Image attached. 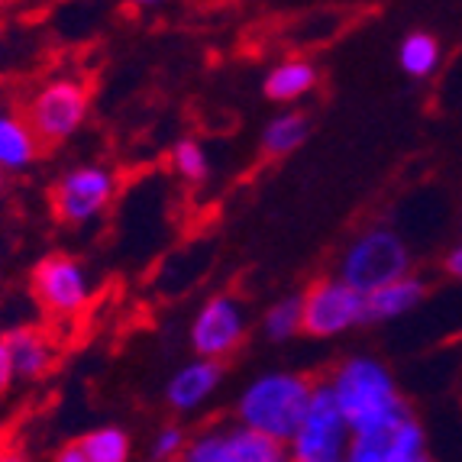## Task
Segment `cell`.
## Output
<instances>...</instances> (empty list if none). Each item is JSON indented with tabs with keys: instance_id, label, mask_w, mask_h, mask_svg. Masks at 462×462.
Masks as SVG:
<instances>
[{
	"instance_id": "6da1fadb",
	"label": "cell",
	"mask_w": 462,
	"mask_h": 462,
	"mask_svg": "<svg viewBox=\"0 0 462 462\" xmlns=\"http://www.w3.org/2000/svg\"><path fill=\"white\" fill-rule=\"evenodd\" d=\"M317 382L308 378L304 372L291 369H269L249 382L236 398V417L239 427L259 433L265 439H275L282 447H288V439L298 433V427L304 424L314 398Z\"/></svg>"
},
{
	"instance_id": "7a4b0ae2",
	"label": "cell",
	"mask_w": 462,
	"mask_h": 462,
	"mask_svg": "<svg viewBox=\"0 0 462 462\" xmlns=\"http://www.w3.org/2000/svg\"><path fill=\"white\" fill-rule=\"evenodd\" d=\"M20 114L26 116L39 146H62L81 133L91 116V85L78 71H52L32 85Z\"/></svg>"
},
{
	"instance_id": "3957f363",
	"label": "cell",
	"mask_w": 462,
	"mask_h": 462,
	"mask_svg": "<svg viewBox=\"0 0 462 462\" xmlns=\"http://www.w3.org/2000/svg\"><path fill=\"white\" fill-rule=\"evenodd\" d=\"M324 385L330 388L339 414L346 417V424L353 430L408 404V398L398 392L394 372L382 359L365 353L346 356L343 363L333 365L330 378H327Z\"/></svg>"
},
{
	"instance_id": "277c9868",
	"label": "cell",
	"mask_w": 462,
	"mask_h": 462,
	"mask_svg": "<svg viewBox=\"0 0 462 462\" xmlns=\"http://www.w3.org/2000/svg\"><path fill=\"white\" fill-rule=\"evenodd\" d=\"M404 275H414V253L392 226H369L356 233L337 263L339 282H346L365 298Z\"/></svg>"
},
{
	"instance_id": "5b68a950",
	"label": "cell",
	"mask_w": 462,
	"mask_h": 462,
	"mask_svg": "<svg viewBox=\"0 0 462 462\" xmlns=\"http://www.w3.org/2000/svg\"><path fill=\"white\" fill-rule=\"evenodd\" d=\"M120 191V175L107 162H78L55 178L49 200L52 214L65 226H88L107 214Z\"/></svg>"
},
{
	"instance_id": "8992f818",
	"label": "cell",
	"mask_w": 462,
	"mask_h": 462,
	"mask_svg": "<svg viewBox=\"0 0 462 462\" xmlns=\"http://www.w3.org/2000/svg\"><path fill=\"white\" fill-rule=\"evenodd\" d=\"M30 291L42 314H49L52 320H75L91 304L94 282L81 259H75L71 253H49L32 269Z\"/></svg>"
},
{
	"instance_id": "52a82bcc",
	"label": "cell",
	"mask_w": 462,
	"mask_h": 462,
	"mask_svg": "<svg viewBox=\"0 0 462 462\" xmlns=\"http://www.w3.org/2000/svg\"><path fill=\"white\" fill-rule=\"evenodd\" d=\"M369 324L365 294L339 282L337 275H324L300 291V333L314 339H337L349 330Z\"/></svg>"
},
{
	"instance_id": "ba28073f",
	"label": "cell",
	"mask_w": 462,
	"mask_h": 462,
	"mask_svg": "<svg viewBox=\"0 0 462 462\" xmlns=\"http://www.w3.org/2000/svg\"><path fill=\"white\" fill-rule=\"evenodd\" d=\"M249 337L246 304L230 291L210 294L188 324V346L198 359L224 365Z\"/></svg>"
},
{
	"instance_id": "9c48e42d",
	"label": "cell",
	"mask_w": 462,
	"mask_h": 462,
	"mask_svg": "<svg viewBox=\"0 0 462 462\" xmlns=\"http://www.w3.org/2000/svg\"><path fill=\"white\" fill-rule=\"evenodd\" d=\"M349 437H353V427L339 414L330 388L317 382L308 417L285 447L288 462H346Z\"/></svg>"
},
{
	"instance_id": "30bf717a",
	"label": "cell",
	"mask_w": 462,
	"mask_h": 462,
	"mask_svg": "<svg viewBox=\"0 0 462 462\" xmlns=\"http://www.w3.org/2000/svg\"><path fill=\"white\" fill-rule=\"evenodd\" d=\"M181 462H288L282 443L233 424H214L191 433Z\"/></svg>"
},
{
	"instance_id": "8fae6325",
	"label": "cell",
	"mask_w": 462,
	"mask_h": 462,
	"mask_svg": "<svg viewBox=\"0 0 462 462\" xmlns=\"http://www.w3.org/2000/svg\"><path fill=\"white\" fill-rule=\"evenodd\" d=\"M220 385H224V365L194 356L169 375L162 398L171 414H198L208 401H214Z\"/></svg>"
},
{
	"instance_id": "7c38bea8",
	"label": "cell",
	"mask_w": 462,
	"mask_h": 462,
	"mask_svg": "<svg viewBox=\"0 0 462 462\" xmlns=\"http://www.w3.org/2000/svg\"><path fill=\"white\" fill-rule=\"evenodd\" d=\"M16 382H42L59 363V349L49 330L36 324H16L4 333Z\"/></svg>"
},
{
	"instance_id": "4fadbf2b",
	"label": "cell",
	"mask_w": 462,
	"mask_h": 462,
	"mask_svg": "<svg viewBox=\"0 0 462 462\" xmlns=\"http://www.w3.org/2000/svg\"><path fill=\"white\" fill-rule=\"evenodd\" d=\"M317 85H320L317 62H310L304 55H288V59H278L275 65H269V71L263 78V94L272 104L291 107V104L304 100L308 94H314Z\"/></svg>"
},
{
	"instance_id": "5bb4252c",
	"label": "cell",
	"mask_w": 462,
	"mask_h": 462,
	"mask_svg": "<svg viewBox=\"0 0 462 462\" xmlns=\"http://www.w3.org/2000/svg\"><path fill=\"white\" fill-rule=\"evenodd\" d=\"M39 155H42V146L32 136L26 116L14 107H0V171L20 175L36 165Z\"/></svg>"
},
{
	"instance_id": "9a60e30c",
	"label": "cell",
	"mask_w": 462,
	"mask_h": 462,
	"mask_svg": "<svg viewBox=\"0 0 462 462\" xmlns=\"http://www.w3.org/2000/svg\"><path fill=\"white\" fill-rule=\"evenodd\" d=\"M427 298L424 278L404 275L392 285L378 288L375 294L365 298V314H369V324H385V320H401V317L414 314Z\"/></svg>"
},
{
	"instance_id": "2e32d148",
	"label": "cell",
	"mask_w": 462,
	"mask_h": 462,
	"mask_svg": "<svg viewBox=\"0 0 462 462\" xmlns=\"http://www.w3.org/2000/svg\"><path fill=\"white\" fill-rule=\"evenodd\" d=\"M310 136V120L300 110H282L263 126L259 136V149L265 159H288L298 152Z\"/></svg>"
},
{
	"instance_id": "e0dca14e",
	"label": "cell",
	"mask_w": 462,
	"mask_h": 462,
	"mask_svg": "<svg viewBox=\"0 0 462 462\" xmlns=\"http://www.w3.org/2000/svg\"><path fill=\"white\" fill-rule=\"evenodd\" d=\"M398 65L401 71L414 81H427L439 71L443 65V46L439 39L427 30H411L408 36L398 42Z\"/></svg>"
},
{
	"instance_id": "ac0fdd59",
	"label": "cell",
	"mask_w": 462,
	"mask_h": 462,
	"mask_svg": "<svg viewBox=\"0 0 462 462\" xmlns=\"http://www.w3.org/2000/svg\"><path fill=\"white\" fill-rule=\"evenodd\" d=\"M78 447L88 456V462H130L133 459L130 430H124V427H116V424L91 427L88 433H81Z\"/></svg>"
},
{
	"instance_id": "d6986e66",
	"label": "cell",
	"mask_w": 462,
	"mask_h": 462,
	"mask_svg": "<svg viewBox=\"0 0 462 462\" xmlns=\"http://www.w3.org/2000/svg\"><path fill=\"white\" fill-rule=\"evenodd\" d=\"M169 165L181 181L188 185H204L210 178V159H208V149L200 146L194 136H181L171 143L169 149Z\"/></svg>"
},
{
	"instance_id": "ffe728a7",
	"label": "cell",
	"mask_w": 462,
	"mask_h": 462,
	"mask_svg": "<svg viewBox=\"0 0 462 462\" xmlns=\"http://www.w3.org/2000/svg\"><path fill=\"white\" fill-rule=\"evenodd\" d=\"M300 333V294H288L269 304L263 314V337L269 343H288Z\"/></svg>"
},
{
	"instance_id": "44dd1931",
	"label": "cell",
	"mask_w": 462,
	"mask_h": 462,
	"mask_svg": "<svg viewBox=\"0 0 462 462\" xmlns=\"http://www.w3.org/2000/svg\"><path fill=\"white\" fill-rule=\"evenodd\" d=\"M191 443V430L181 424H162L155 430L152 443H149V459L152 462H181L185 449Z\"/></svg>"
},
{
	"instance_id": "7402d4cb",
	"label": "cell",
	"mask_w": 462,
	"mask_h": 462,
	"mask_svg": "<svg viewBox=\"0 0 462 462\" xmlns=\"http://www.w3.org/2000/svg\"><path fill=\"white\" fill-rule=\"evenodd\" d=\"M16 375H14V363H10V353H7V343H4V333H0V398L14 388Z\"/></svg>"
},
{
	"instance_id": "603a6c76",
	"label": "cell",
	"mask_w": 462,
	"mask_h": 462,
	"mask_svg": "<svg viewBox=\"0 0 462 462\" xmlns=\"http://www.w3.org/2000/svg\"><path fill=\"white\" fill-rule=\"evenodd\" d=\"M443 272H447L453 282H462V239L443 253Z\"/></svg>"
},
{
	"instance_id": "cb8c5ba5",
	"label": "cell",
	"mask_w": 462,
	"mask_h": 462,
	"mask_svg": "<svg viewBox=\"0 0 462 462\" xmlns=\"http://www.w3.org/2000/svg\"><path fill=\"white\" fill-rule=\"evenodd\" d=\"M52 462H88V456L81 453V447H78V439H71V443H62V447L55 449Z\"/></svg>"
},
{
	"instance_id": "d4e9b609",
	"label": "cell",
	"mask_w": 462,
	"mask_h": 462,
	"mask_svg": "<svg viewBox=\"0 0 462 462\" xmlns=\"http://www.w3.org/2000/svg\"><path fill=\"white\" fill-rule=\"evenodd\" d=\"M0 462H32V459L26 453H20V449H7V447H4V449H0Z\"/></svg>"
},
{
	"instance_id": "484cf974",
	"label": "cell",
	"mask_w": 462,
	"mask_h": 462,
	"mask_svg": "<svg viewBox=\"0 0 462 462\" xmlns=\"http://www.w3.org/2000/svg\"><path fill=\"white\" fill-rule=\"evenodd\" d=\"M4 191H7V175L0 171V198H4Z\"/></svg>"
},
{
	"instance_id": "4316f807",
	"label": "cell",
	"mask_w": 462,
	"mask_h": 462,
	"mask_svg": "<svg viewBox=\"0 0 462 462\" xmlns=\"http://www.w3.org/2000/svg\"><path fill=\"white\" fill-rule=\"evenodd\" d=\"M459 230H462V214H459Z\"/></svg>"
}]
</instances>
